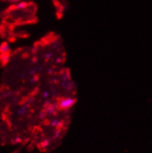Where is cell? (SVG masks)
I'll return each instance as SVG.
<instances>
[{
  "mask_svg": "<svg viewBox=\"0 0 152 153\" xmlns=\"http://www.w3.org/2000/svg\"><path fill=\"white\" fill-rule=\"evenodd\" d=\"M49 144H50V140L49 139H45V140H43L42 142V147H47V146H49Z\"/></svg>",
  "mask_w": 152,
  "mask_h": 153,
  "instance_id": "5b68a950",
  "label": "cell"
},
{
  "mask_svg": "<svg viewBox=\"0 0 152 153\" xmlns=\"http://www.w3.org/2000/svg\"><path fill=\"white\" fill-rule=\"evenodd\" d=\"M51 125L52 126H57V125H59V121L57 119H53V121L51 122Z\"/></svg>",
  "mask_w": 152,
  "mask_h": 153,
  "instance_id": "8992f818",
  "label": "cell"
},
{
  "mask_svg": "<svg viewBox=\"0 0 152 153\" xmlns=\"http://www.w3.org/2000/svg\"><path fill=\"white\" fill-rule=\"evenodd\" d=\"M25 7H27V3L26 2H19L17 5H16V8L18 9H24Z\"/></svg>",
  "mask_w": 152,
  "mask_h": 153,
  "instance_id": "3957f363",
  "label": "cell"
},
{
  "mask_svg": "<svg viewBox=\"0 0 152 153\" xmlns=\"http://www.w3.org/2000/svg\"><path fill=\"white\" fill-rule=\"evenodd\" d=\"M9 49H10L9 45H8V43H7V42H4V43H2L1 45H0V52L3 53H8Z\"/></svg>",
  "mask_w": 152,
  "mask_h": 153,
  "instance_id": "7a4b0ae2",
  "label": "cell"
},
{
  "mask_svg": "<svg viewBox=\"0 0 152 153\" xmlns=\"http://www.w3.org/2000/svg\"><path fill=\"white\" fill-rule=\"evenodd\" d=\"M27 110H28V107H27V106L20 107V108L19 109V111H18V114H19V115H23V114H26Z\"/></svg>",
  "mask_w": 152,
  "mask_h": 153,
  "instance_id": "277c9868",
  "label": "cell"
},
{
  "mask_svg": "<svg viewBox=\"0 0 152 153\" xmlns=\"http://www.w3.org/2000/svg\"><path fill=\"white\" fill-rule=\"evenodd\" d=\"M43 96H44L45 98H47L48 97V92H44V93H43Z\"/></svg>",
  "mask_w": 152,
  "mask_h": 153,
  "instance_id": "52a82bcc",
  "label": "cell"
},
{
  "mask_svg": "<svg viewBox=\"0 0 152 153\" xmlns=\"http://www.w3.org/2000/svg\"><path fill=\"white\" fill-rule=\"evenodd\" d=\"M74 103H75V99H73L71 97H67L60 100L58 106L62 110H68V109H70L74 105Z\"/></svg>",
  "mask_w": 152,
  "mask_h": 153,
  "instance_id": "6da1fadb",
  "label": "cell"
}]
</instances>
